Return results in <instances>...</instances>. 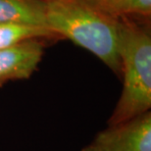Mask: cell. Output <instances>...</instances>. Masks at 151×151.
<instances>
[{
    "mask_svg": "<svg viewBox=\"0 0 151 151\" xmlns=\"http://www.w3.org/2000/svg\"><path fill=\"white\" fill-rule=\"evenodd\" d=\"M34 38L59 39L49 29L24 23H0V49Z\"/></svg>",
    "mask_w": 151,
    "mask_h": 151,
    "instance_id": "8992f818",
    "label": "cell"
},
{
    "mask_svg": "<svg viewBox=\"0 0 151 151\" xmlns=\"http://www.w3.org/2000/svg\"><path fill=\"white\" fill-rule=\"evenodd\" d=\"M47 28L59 39H69L101 60L121 78L120 18L83 0H41Z\"/></svg>",
    "mask_w": 151,
    "mask_h": 151,
    "instance_id": "6da1fadb",
    "label": "cell"
},
{
    "mask_svg": "<svg viewBox=\"0 0 151 151\" xmlns=\"http://www.w3.org/2000/svg\"><path fill=\"white\" fill-rule=\"evenodd\" d=\"M46 41L34 38L0 49V86L31 78L41 62Z\"/></svg>",
    "mask_w": 151,
    "mask_h": 151,
    "instance_id": "277c9868",
    "label": "cell"
},
{
    "mask_svg": "<svg viewBox=\"0 0 151 151\" xmlns=\"http://www.w3.org/2000/svg\"><path fill=\"white\" fill-rule=\"evenodd\" d=\"M121 78L123 90L108 126L137 117L151 108L150 22L120 17Z\"/></svg>",
    "mask_w": 151,
    "mask_h": 151,
    "instance_id": "7a4b0ae2",
    "label": "cell"
},
{
    "mask_svg": "<svg viewBox=\"0 0 151 151\" xmlns=\"http://www.w3.org/2000/svg\"><path fill=\"white\" fill-rule=\"evenodd\" d=\"M93 7L105 12L107 14L112 15L114 17H118L120 5L123 0H83Z\"/></svg>",
    "mask_w": 151,
    "mask_h": 151,
    "instance_id": "ba28073f",
    "label": "cell"
},
{
    "mask_svg": "<svg viewBox=\"0 0 151 151\" xmlns=\"http://www.w3.org/2000/svg\"><path fill=\"white\" fill-rule=\"evenodd\" d=\"M118 17H128L143 22H150L151 0H123Z\"/></svg>",
    "mask_w": 151,
    "mask_h": 151,
    "instance_id": "52a82bcc",
    "label": "cell"
},
{
    "mask_svg": "<svg viewBox=\"0 0 151 151\" xmlns=\"http://www.w3.org/2000/svg\"><path fill=\"white\" fill-rule=\"evenodd\" d=\"M0 23H24L47 28L41 0H0Z\"/></svg>",
    "mask_w": 151,
    "mask_h": 151,
    "instance_id": "5b68a950",
    "label": "cell"
},
{
    "mask_svg": "<svg viewBox=\"0 0 151 151\" xmlns=\"http://www.w3.org/2000/svg\"><path fill=\"white\" fill-rule=\"evenodd\" d=\"M83 151H151V112L108 126Z\"/></svg>",
    "mask_w": 151,
    "mask_h": 151,
    "instance_id": "3957f363",
    "label": "cell"
}]
</instances>
